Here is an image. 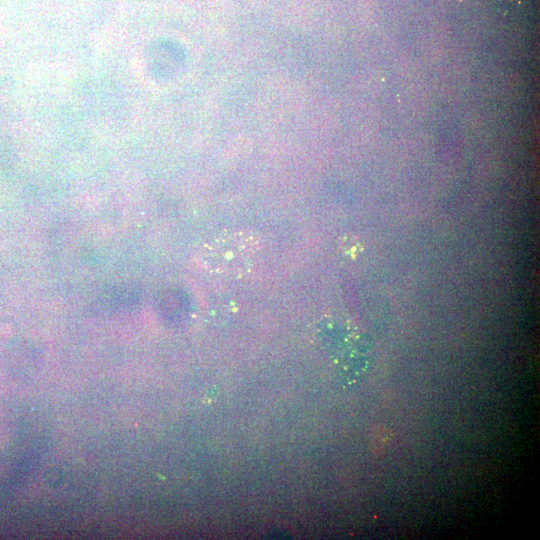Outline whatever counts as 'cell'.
<instances>
[{"instance_id":"1","label":"cell","mask_w":540,"mask_h":540,"mask_svg":"<svg viewBox=\"0 0 540 540\" xmlns=\"http://www.w3.org/2000/svg\"><path fill=\"white\" fill-rule=\"evenodd\" d=\"M260 250L254 234L229 232L215 237L199 251L198 265L208 273L237 277L250 271Z\"/></svg>"},{"instance_id":"2","label":"cell","mask_w":540,"mask_h":540,"mask_svg":"<svg viewBox=\"0 0 540 540\" xmlns=\"http://www.w3.org/2000/svg\"><path fill=\"white\" fill-rule=\"evenodd\" d=\"M488 1L497 2V3H514L520 0H488Z\"/></svg>"}]
</instances>
